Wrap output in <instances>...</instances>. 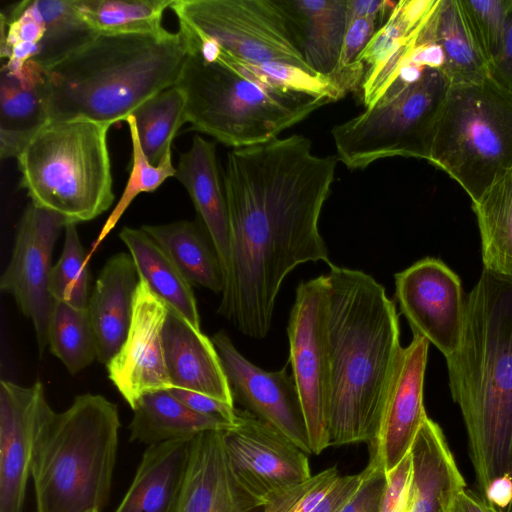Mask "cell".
Returning a JSON list of instances; mask_svg holds the SVG:
<instances>
[{"label":"cell","mask_w":512,"mask_h":512,"mask_svg":"<svg viewBox=\"0 0 512 512\" xmlns=\"http://www.w3.org/2000/svg\"><path fill=\"white\" fill-rule=\"evenodd\" d=\"M110 127L75 118L41 129L16 158L20 187L31 203L75 224L108 210L115 199L107 143Z\"/></svg>","instance_id":"cell-7"},{"label":"cell","mask_w":512,"mask_h":512,"mask_svg":"<svg viewBox=\"0 0 512 512\" xmlns=\"http://www.w3.org/2000/svg\"><path fill=\"white\" fill-rule=\"evenodd\" d=\"M337 163L336 155L313 153L299 134L227 154L230 261L218 313L244 335L268 334L281 284L296 266L332 264L319 219Z\"/></svg>","instance_id":"cell-1"},{"label":"cell","mask_w":512,"mask_h":512,"mask_svg":"<svg viewBox=\"0 0 512 512\" xmlns=\"http://www.w3.org/2000/svg\"><path fill=\"white\" fill-rule=\"evenodd\" d=\"M308 66L316 73L338 76L343 40L348 25V0H278Z\"/></svg>","instance_id":"cell-23"},{"label":"cell","mask_w":512,"mask_h":512,"mask_svg":"<svg viewBox=\"0 0 512 512\" xmlns=\"http://www.w3.org/2000/svg\"><path fill=\"white\" fill-rule=\"evenodd\" d=\"M170 9L179 27L214 41L240 59L314 72L278 0H173Z\"/></svg>","instance_id":"cell-10"},{"label":"cell","mask_w":512,"mask_h":512,"mask_svg":"<svg viewBox=\"0 0 512 512\" xmlns=\"http://www.w3.org/2000/svg\"><path fill=\"white\" fill-rule=\"evenodd\" d=\"M45 34L32 60L46 69L78 50L98 34L81 16L76 0H36Z\"/></svg>","instance_id":"cell-36"},{"label":"cell","mask_w":512,"mask_h":512,"mask_svg":"<svg viewBox=\"0 0 512 512\" xmlns=\"http://www.w3.org/2000/svg\"><path fill=\"white\" fill-rule=\"evenodd\" d=\"M223 431H207L191 441L186 473L167 512H263L235 480Z\"/></svg>","instance_id":"cell-19"},{"label":"cell","mask_w":512,"mask_h":512,"mask_svg":"<svg viewBox=\"0 0 512 512\" xmlns=\"http://www.w3.org/2000/svg\"><path fill=\"white\" fill-rule=\"evenodd\" d=\"M173 0H76L86 23L98 35L160 34Z\"/></svg>","instance_id":"cell-32"},{"label":"cell","mask_w":512,"mask_h":512,"mask_svg":"<svg viewBox=\"0 0 512 512\" xmlns=\"http://www.w3.org/2000/svg\"><path fill=\"white\" fill-rule=\"evenodd\" d=\"M0 55L7 61L1 68L21 75L33 60L45 34V25L36 0H24L1 12Z\"/></svg>","instance_id":"cell-37"},{"label":"cell","mask_w":512,"mask_h":512,"mask_svg":"<svg viewBox=\"0 0 512 512\" xmlns=\"http://www.w3.org/2000/svg\"><path fill=\"white\" fill-rule=\"evenodd\" d=\"M412 458L410 452L386 473L380 512H410L412 503Z\"/></svg>","instance_id":"cell-41"},{"label":"cell","mask_w":512,"mask_h":512,"mask_svg":"<svg viewBox=\"0 0 512 512\" xmlns=\"http://www.w3.org/2000/svg\"><path fill=\"white\" fill-rule=\"evenodd\" d=\"M287 334L289 362L302 404L310 453L319 455L330 447V356L325 275L298 285Z\"/></svg>","instance_id":"cell-11"},{"label":"cell","mask_w":512,"mask_h":512,"mask_svg":"<svg viewBox=\"0 0 512 512\" xmlns=\"http://www.w3.org/2000/svg\"><path fill=\"white\" fill-rule=\"evenodd\" d=\"M234 400L310 453L302 404L286 368L265 371L247 360L224 331L212 336Z\"/></svg>","instance_id":"cell-15"},{"label":"cell","mask_w":512,"mask_h":512,"mask_svg":"<svg viewBox=\"0 0 512 512\" xmlns=\"http://www.w3.org/2000/svg\"><path fill=\"white\" fill-rule=\"evenodd\" d=\"M168 311L165 302L139 278L126 340L106 365L110 381L131 408L147 393L172 388L162 336Z\"/></svg>","instance_id":"cell-17"},{"label":"cell","mask_w":512,"mask_h":512,"mask_svg":"<svg viewBox=\"0 0 512 512\" xmlns=\"http://www.w3.org/2000/svg\"><path fill=\"white\" fill-rule=\"evenodd\" d=\"M66 224L60 215L30 203L20 219L10 263L0 279V289L11 294L21 312L31 319L40 353L48 345L55 303L49 292L53 247Z\"/></svg>","instance_id":"cell-14"},{"label":"cell","mask_w":512,"mask_h":512,"mask_svg":"<svg viewBox=\"0 0 512 512\" xmlns=\"http://www.w3.org/2000/svg\"><path fill=\"white\" fill-rule=\"evenodd\" d=\"M489 77L512 92V9L497 52L489 63Z\"/></svg>","instance_id":"cell-44"},{"label":"cell","mask_w":512,"mask_h":512,"mask_svg":"<svg viewBox=\"0 0 512 512\" xmlns=\"http://www.w3.org/2000/svg\"><path fill=\"white\" fill-rule=\"evenodd\" d=\"M179 30L187 39L188 54L174 86L185 98L186 120L193 130L226 146L267 142L335 102L291 89L214 41Z\"/></svg>","instance_id":"cell-5"},{"label":"cell","mask_w":512,"mask_h":512,"mask_svg":"<svg viewBox=\"0 0 512 512\" xmlns=\"http://www.w3.org/2000/svg\"><path fill=\"white\" fill-rule=\"evenodd\" d=\"M395 296L413 334L432 343L445 358L458 349L467 299L459 277L444 262L426 257L395 274Z\"/></svg>","instance_id":"cell-13"},{"label":"cell","mask_w":512,"mask_h":512,"mask_svg":"<svg viewBox=\"0 0 512 512\" xmlns=\"http://www.w3.org/2000/svg\"><path fill=\"white\" fill-rule=\"evenodd\" d=\"M428 162L476 202L512 172V92L490 77L451 85Z\"/></svg>","instance_id":"cell-8"},{"label":"cell","mask_w":512,"mask_h":512,"mask_svg":"<svg viewBox=\"0 0 512 512\" xmlns=\"http://www.w3.org/2000/svg\"><path fill=\"white\" fill-rule=\"evenodd\" d=\"M223 442L235 480L261 506L312 476L307 453L246 409Z\"/></svg>","instance_id":"cell-12"},{"label":"cell","mask_w":512,"mask_h":512,"mask_svg":"<svg viewBox=\"0 0 512 512\" xmlns=\"http://www.w3.org/2000/svg\"><path fill=\"white\" fill-rule=\"evenodd\" d=\"M40 381L0 382V512H24L37 428L49 407Z\"/></svg>","instance_id":"cell-18"},{"label":"cell","mask_w":512,"mask_h":512,"mask_svg":"<svg viewBox=\"0 0 512 512\" xmlns=\"http://www.w3.org/2000/svg\"><path fill=\"white\" fill-rule=\"evenodd\" d=\"M328 290L330 446L375 439L403 347L396 307L372 276L334 264Z\"/></svg>","instance_id":"cell-3"},{"label":"cell","mask_w":512,"mask_h":512,"mask_svg":"<svg viewBox=\"0 0 512 512\" xmlns=\"http://www.w3.org/2000/svg\"><path fill=\"white\" fill-rule=\"evenodd\" d=\"M131 115L145 156L157 165L171 150L178 130L187 122L185 98L172 86L143 102Z\"/></svg>","instance_id":"cell-34"},{"label":"cell","mask_w":512,"mask_h":512,"mask_svg":"<svg viewBox=\"0 0 512 512\" xmlns=\"http://www.w3.org/2000/svg\"><path fill=\"white\" fill-rule=\"evenodd\" d=\"M470 30L488 65L500 45L512 0H461Z\"/></svg>","instance_id":"cell-40"},{"label":"cell","mask_w":512,"mask_h":512,"mask_svg":"<svg viewBox=\"0 0 512 512\" xmlns=\"http://www.w3.org/2000/svg\"><path fill=\"white\" fill-rule=\"evenodd\" d=\"M429 342L413 334L402 349L390 383L375 439L369 446L367 467L387 473L410 452L427 419L424 378Z\"/></svg>","instance_id":"cell-16"},{"label":"cell","mask_w":512,"mask_h":512,"mask_svg":"<svg viewBox=\"0 0 512 512\" xmlns=\"http://www.w3.org/2000/svg\"><path fill=\"white\" fill-rule=\"evenodd\" d=\"M141 229L164 250L191 285L222 294L224 275L220 260L200 221L143 225Z\"/></svg>","instance_id":"cell-30"},{"label":"cell","mask_w":512,"mask_h":512,"mask_svg":"<svg viewBox=\"0 0 512 512\" xmlns=\"http://www.w3.org/2000/svg\"><path fill=\"white\" fill-rule=\"evenodd\" d=\"M362 482L340 512H380L386 486V473L375 471L366 466L361 471Z\"/></svg>","instance_id":"cell-42"},{"label":"cell","mask_w":512,"mask_h":512,"mask_svg":"<svg viewBox=\"0 0 512 512\" xmlns=\"http://www.w3.org/2000/svg\"><path fill=\"white\" fill-rule=\"evenodd\" d=\"M44 69L28 61L21 75L0 70V157L17 158L47 124Z\"/></svg>","instance_id":"cell-25"},{"label":"cell","mask_w":512,"mask_h":512,"mask_svg":"<svg viewBox=\"0 0 512 512\" xmlns=\"http://www.w3.org/2000/svg\"><path fill=\"white\" fill-rule=\"evenodd\" d=\"M125 122L129 128L132 144V167L130 176L121 198L94 242L91 253L95 251L104 238L115 227L131 202L140 193L156 190L166 179L175 177L176 174V168L172 164L171 150L164 155L159 164L153 165L145 156L140 145L134 117L130 115Z\"/></svg>","instance_id":"cell-38"},{"label":"cell","mask_w":512,"mask_h":512,"mask_svg":"<svg viewBox=\"0 0 512 512\" xmlns=\"http://www.w3.org/2000/svg\"><path fill=\"white\" fill-rule=\"evenodd\" d=\"M162 336L172 388L202 393L234 405L233 394L212 339L170 309Z\"/></svg>","instance_id":"cell-20"},{"label":"cell","mask_w":512,"mask_h":512,"mask_svg":"<svg viewBox=\"0 0 512 512\" xmlns=\"http://www.w3.org/2000/svg\"><path fill=\"white\" fill-rule=\"evenodd\" d=\"M119 237L129 250L139 278L170 310L201 330L191 284L164 250L141 228L123 227Z\"/></svg>","instance_id":"cell-29"},{"label":"cell","mask_w":512,"mask_h":512,"mask_svg":"<svg viewBox=\"0 0 512 512\" xmlns=\"http://www.w3.org/2000/svg\"><path fill=\"white\" fill-rule=\"evenodd\" d=\"M170 391L191 410L206 416L216 417L232 424L237 422V408L211 396L179 388Z\"/></svg>","instance_id":"cell-43"},{"label":"cell","mask_w":512,"mask_h":512,"mask_svg":"<svg viewBox=\"0 0 512 512\" xmlns=\"http://www.w3.org/2000/svg\"><path fill=\"white\" fill-rule=\"evenodd\" d=\"M47 339L50 351L70 374H77L97 358V342L88 309L55 301Z\"/></svg>","instance_id":"cell-35"},{"label":"cell","mask_w":512,"mask_h":512,"mask_svg":"<svg viewBox=\"0 0 512 512\" xmlns=\"http://www.w3.org/2000/svg\"><path fill=\"white\" fill-rule=\"evenodd\" d=\"M485 271L512 281V172L472 203Z\"/></svg>","instance_id":"cell-31"},{"label":"cell","mask_w":512,"mask_h":512,"mask_svg":"<svg viewBox=\"0 0 512 512\" xmlns=\"http://www.w3.org/2000/svg\"><path fill=\"white\" fill-rule=\"evenodd\" d=\"M192 439L148 446L115 512H167L183 482Z\"/></svg>","instance_id":"cell-27"},{"label":"cell","mask_w":512,"mask_h":512,"mask_svg":"<svg viewBox=\"0 0 512 512\" xmlns=\"http://www.w3.org/2000/svg\"><path fill=\"white\" fill-rule=\"evenodd\" d=\"M448 512H500L480 494L464 488L454 498Z\"/></svg>","instance_id":"cell-46"},{"label":"cell","mask_w":512,"mask_h":512,"mask_svg":"<svg viewBox=\"0 0 512 512\" xmlns=\"http://www.w3.org/2000/svg\"><path fill=\"white\" fill-rule=\"evenodd\" d=\"M188 54L184 34L97 35L44 69L50 122L85 118L112 126L175 85Z\"/></svg>","instance_id":"cell-4"},{"label":"cell","mask_w":512,"mask_h":512,"mask_svg":"<svg viewBox=\"0 0 512 512\" xmlns=\"http://www.w3.org/2000/svg\"><path fill=\"white\" fill-rule=\"evenodd\" d=\"M94 512H99V511H94Z\"/></svg>","instance_id":"cell-48"},{"label":"cell","mask_w":512,"mask_h":512,"mask_svg":"<svg viewBox=\"0 0 512 512\" xmlns=\"http://www.w3.org/2000/svg\"><path fill=\"white\" fill-rule=\"evenodd\" d=\"M117 406L97 394L49 406L37 428L31 477L37 512H94L109 502L119 429Z\"/></svg>","instance_id":"cell-6"},{"label":"cell","mask_w":512,"mask_h":512,"mask_svg":"<svg viewBox=\"0 0 512 512\" xmlns=\"http://www.w3.org/2000/svg\"><path fill=\"white\" fill-rule=\"evenodd\" d=\"M450 86L432 66L408 81L398 78L373 106L333 126L338 161L349 169L396 156L428 161Z\"/></svg>","instance_id":"cell-9"},{"label":"cell","mask_w":512,"mask_h":512,"mask_svg":"<svg viewBox=\"0 0 512 512\" xmlns=\"http://www.w3.org/2000/svg\"><path fill=\"white\" fill-rule=\"evenodd\" d=\"M138 282L131 255L117 253L105 263L90 295L87 309L95 331L97 359L105 366L126 340Z\"/></svg>","instance_id":"cell-22"},{"label":"cell","mask_w":512,"mask_h":512,"mask_svg":"<svg viewBox=\"0 0 512 512\" xmlns=\"http://www.w3.org/2000/svg\"><path fill=\"white\" fill-rule=\"evenodd\" d=\"M410 454V512H448L455 496L467 486L441 427L431 418L420 428Z\"/></svg>","instance_id":"cell-24"},{"label":"cell","mask_w":512,"mask_h":512,"mask_svg":"<svg viewBox=\"0 0 512 512\" xmlns=\"http://www.w3.org/2000/svg\"><path fill=\"white\" fill-rule=\"evenodd\" d=\"M396 3L384 0H348V19L369 17L377 20L388 10L392 11Z\"/></svg>","instance_id":"cell-45"},{"label":"cell","mask_w":512,"mask_h":512,"mask_svg":"<svg viewBox=\"0 0 512 512\" xmlns=\"http://www.w3.org/2000/svg\"><path fill=\"white\" fill-rule=\"evenodd\" d=\"M458 349L446 358L483 499L505 512L512 498V281L483 270L467 296Z\"/></svg>","instance_id":"cell-2"},{"label":"cell","mask_w":512,"mask_h":512,"mask_svg":"<svg viewBox=\"0 0 512 512\" xmlns=\"http://www.w3.org/2000/svg\"><path fill=\"white\" fill-rule=\"evenodd\" d=\"M132 410L130 441L148 446L192 439L207 431L227 430L235 425L191 410L170 389L143 395Z\"/></svg>","instance_id":"cell-28"},{"label":"cell","mask_w":512,"mask_h":512,"mask_svg":"<svg viewBox=\"0 0 512 512\" xmlns=\"http://www.w3.org/2000/svg\"><path fill=\"white\" fill-rule=\"evenodd\" d=\"M64 229L62 253L50 271L49 292L54 301L87 309L90 276L86 252L79 239L76 224L67 223Z\"/></svg>","instance_id":"cell-39"},{"label":"cell","mask_w":512,"mask_h":512,"mask_svg":"<svg viewBox=\"0 0 512 512\" xmlns=\"http://www.w3.org/2000/svg\"><path fill=\"white\" fill-rule=\"evenodd\" d=\"M419 40L433 45L451 85L489 78V65L468 25L461 0H439Z\"/></svg>","instance_id":"cell-26"},{"label":"cell","mask_w":512,"mask_h":512,"mask_svg":"<svg viewBox=\"0 0 512 512\" xmlns=\"http://www.w3.org/2000/svg\"><path fill=\"white\" fill-rule=\"evenodd\" d=\"M175 178L186 188L200 222L212 241L225 284L230 261V223L215 144L201 136H194L191 147L180 154Z\"/></svg>","instance_id":"cell-21"},{"label":"cell","mask_w":512,"mask_h":512,"mask_svg":"<svg viewBox=\"0 0 512 512\" xmlns=\"http://www.w3.org/2000/svg\"><path fill=\"white\" fill-rule=\"evenodd\" d=\"M505 512H512V498Z\"/></svg>","instance_id":"cell-47"},{"label":"cell","mask_w":512,"mask_h":512,"mask_svg":"<svg viewBox=\"0 0 512 512\" xmlns=\"http://www.w3.org/2000/svg\"><path fill=\"white\" fill-rule=\"evenodd\" d=\"M363 475H340L329 467L279 494L263 512H340L358 490Z\"/></svg>","instance_id":"cell-33"}]
</instances>
